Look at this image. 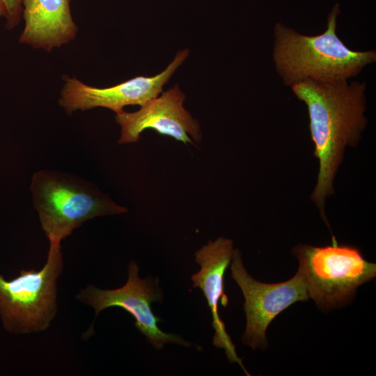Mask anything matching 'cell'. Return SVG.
Segmentation results:
<instances>
[{
	"mask_svg": "<svg viewBox=\"0 0 376 376\" xmlns=\"http://www.w3.org/2000/svg\"><path fill=\"white\" fill-rule=\"evenodd\" d=\"M291 88L307 107L314 154L319 160L318 182L311 199L325 219V199L334 192L333 181L345 148L357 143L367 123L366 85L359 81L349 84L347 80L306 79Z\"/></svg>",
	"mask_w": 376,
	"mask_h": 376,
	"instance_id": "1",
	"label": "cell"
},
{
	"mask_svg": "<svg viewBox=\"0 0 376 376\" xmlns=\"http://www.w3.org/2000/svg\"><path fill=\"white\" fill-rule=\"evenodd\" d=\"M339 13L336 3L328 15L325 31L316 36L299 34L280 22L275 24L273 58L285 85L306 79L347 80L376 61L375 50L354 51L338 38Z\"/></svg>",
	"mask_w": 376,
	"mask_h": 376,
	"instance_id": "2",
	"label": "cell"
},
{
	"mask_svg": "<svg viewBox=\"0 0 376 376\" xmlns=\"http://www.w3.org/2000/svg\"><path fill=\"white\" fill-rule=\"evenodd\" d=\"M30 189L49 242H61L73 230L94 217L127 211L91 182L58 171L35 173Z\"/></svg>",
	"mask_w": 376,
	"mask_h": 376,
	"instance_id": "3",
	"label": "cell"
},
{
	"mask_svg": "<svg viewBox=\"0 0 376 376\" xmlns=\"http://www.w3.org/2000/svg\"><path fill=\"white\" fill-rule=\"evenodd\" d=\"M292 252L309 298L322 309L346 304L359 286L376 276L375 263L366 260L357 249L338 245L335 240L324 247L299 245Z\"/></svg>",
	"mask_w": 376,
	"mask_h": 376,
	"instance_id": "4",
	"label": "cell"
},
{
	"mask_svg": "<svg viewBox=\"0 0 376 376\" xmlns=\"http://www.w3.org/2000/svg\"><path fill=\"white\" fill-rule=\"evenodd\" d=\"M49 242L47 260L40 270H22L8 281L0 274V317L9 332L45 330L56 313V280L63 258L61 242Z\"/></svg>",
	"mask_w": 376,
	"mask_h": 376,
	"instance_id": "5",
	"label": "cell"
},
{
	"mask_svg": "<svg viewBox=\"0 0 376 376\" xmlns=\"http://www.w3.org/2000/svg\"><path fill=\"white\" fill-rule=\"evenodd\" d=\"M139 272V265L132 260L129 264L128 279L123 286L113 290H102L90 285L81 290L76 298L95 309V319L101 311L109 307L125 309L134 318L136 329L157 350L166 343L190 347L191 343L180 335L166 333L159 329L157 323L162 319L156 316L151 308L152 302L162 301L163 299L159 279L152 276L141 279Z\"/></svg>",
	"mask_w": 376,
	"mask_h": 376,
	"instance_id": "6",
	"label": "cell"
},
{
	"mask_svg": "<svg viewBox=\"0 0 376 376\" xmlns=\"http://www.w3.org/2000/svg\"><path fill=\"white\" fill-rule=\"evenodd\" d=\"M231 260V277L244 297L246 324L242 341L253 350L265 349L267 347L266 330L271 322L292 304L309 299L305 283L298 271L285 282H260L246 271L239 249L233 250Z\"/></svg>",
	"mask_w": 376,
	"mask_h": 376,
	"instance_id": "7",
	"label": "cell"
},
{
	"mask_svg": "<svg viewBox=\"0 0 376 376\" xmlns=\"http://www.w3.org/2000/svg\"><path fill=\"white\" fill-rule=\"evenodd\" d=\"M187 49L178 52L173 61L161 73L150 77L139 76L109 88L88 86L77 78L63 76L59 104L69 113L77 110L105 107L116 114L127 105L144 104L162 92L177 68L189 55Z\"/></svg>",
	"mask_w": 376,
	"mask_h": 376,
	"instance_id": "8",
	"label": "cell"
},
{
	"mask_svg": "<svg viewBox=\"0 0 376 376\" xmlns=\"http://www.w3.org/2000/svg\"><path fill=\"white\" fill-rule=\"evenodd\" d=\"M185 98L176 85L146 102L137 111L116 114L115 119L121 127L118 143L137 142L141 133L148 128L185 144L200 142V124L183 107Z\"/></svg>",
	"mask_w": 376,
	"mask_h": 376,
	"instance_id": "9",
	"label": "cell"
},
{
	"mask_svg": "<svg viewBox=\"0 0 376 376\" xmlns=\"http://www.w3.org/2000/svg\"><path fill=\"white\" fill-rule=\"evenodd\" d=\"M233 250V242L230 239L220 237L213 242L209 240L194 253L195 260L201 269L191 275V280L193 286L199 288L203 292L211 311L212 325L214 329L213 345L217 348L224 349L228 361L237 363L245 374L250 375L237 356L235 345L218 313L219 302L224 308L228 303L224 292V274L230 263Z\"/></svg>",
	"mask_w": 376,
	"mask_h": 376,
	"instance_id": "10",
	"label": "cell"
},
{
	"mask_svg": "<svg viewBox=\"0 0 376 376\" xmlns=\"http://www.w3.org/2000/svg\"><path fill=\"white\" fill-rule=\"evenodd\" d=\"M24 28L19 42L50 52L75 38L70 0H24Z\"/></svg>",
	"mask_w": 376,
	"mask_h": 376,
	"instance_id": "11",
	"label": "cell"
},
{
	"mask_svg": "<svg viewBox=\"0 0 376 376\" xmlns=\"http://www.w3.org/2000/svg\"><path fill=\"white\" fill-rule=\"evenodd\" d=\"M6 9V26L10 30L15 28L21 20L24 0H1Z\"/></svg>",
	"mask_w": 376,
	"mask_h": 376,
	"instance_id": "12",
	"label": "cell"
},
{
	"mask_svg": "<svg viewBox=\"0 0 376 376\" xmlns=\"http://www.w3.org/2000/svg\"><path fill=\"white\" fill-rule=\"evenodd\" d=\"M6 7L3 4V3L2 2L1 0H0V17H6Z\"/></svg>",
	"mask_w": 376,
	"mask_h": 376,
	"instance_id": "13",
	"label": "cell"
}]
</instances>
